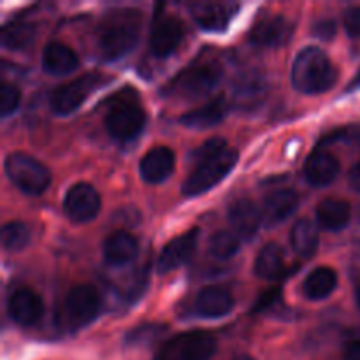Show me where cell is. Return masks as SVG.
<instances>
[{
    "label": "cell",
    "mask_w": 360,
    "mask_h": 360,
    "mask_svg": "<svg viewBox=\"0 0 360 360\" xmlns=\"http://www.w3.org/2000/svg\"><path fill=\"white\" fill-rule=\"evenodd\" d=\"M338 287V274L333 267H316L302 281V294L309 301L327 299Z\"/></svg>",
    "instance_id": "26"
},
{
    "label": "cell",
    "mask_w": 360,
    "mask_h": 360,
    "mask_svg": "<svg viewBox=\"0 0 360 360\" xmlns=\"http://www.w3.org/2000/svg\"><path fill=\"white\" fill-rule=\"evenodd\" d=\"M338 77L340 74L329 56L315 46L301 49L292 63V86L301 94H326L330 88H334Z\"/></svg>",
    "instance_id": "3"
},
{
    "label": "cell",
    "mask_w": 360,
    "mask_h": 360,
    "mask_svg": "<svg viewBox=\"0 0 360 360\" xmlns=\"http://www.w3.org/2000/svg\"><path fill=\"white\" fill-rule=\"evenodd\" d=\"M143 27V13L137 9H112L98 23L97 48L105 62H116L137 46Z\"/></svg>",
    "instance_id": "2"
},
{
    "label": "cell",
    "mask_w": 360,
    "mask_h": 360,
    "mask_svg": "<svg viewBox=\"0 0 360 360\" xmlns=\"http://www.w3.org/2000/svg\"><path fill=\"white\" fill-rule=\"evenodd\" d=\"M266 98V81L255 72H248L239 77L232 86V101L238 109L252 111L257 109Z\"/></svg>",
    "instance_id": "22"
},
{
    "label": "cell",
    "mask_w": 360,
    "mask_h": 360,
    "mask_svg": "<svg viewBox=\"0 0 360 360\" xmlns=\"http://www.w3.org/2000/svg\"><path fill=\"white\" fill-rule=\"evenodd\" d=\"M278 299H280V290H278V288L266 292V294H262V297L257 301V304L253 306V311H266V309H269Z\"/></svg>",
    "instance_id": "35"
},
{
    "label": "cell",
    "mask_w": 360,
    "mask_h": 360,
    "mask_svg": "<svg viewBox=\"0 0 360 360\" xmlns=\"http://www.w3.org/2000/svg\"><path fill=\"white\" fill-rule=\"evenodd\" d=\"M199 243V229H190L185 234L178 236L162 248L157 260V271L160 274H167L181 267L193 257Z\"/></svg>",
    "instance_id": "13"
},
{
    "label": "cell",
    "mask_w": 360,
    "mask_h": 360,
    "mask_svg": "<svg viewBox=\"0 0 360 360\" xmlns=\"http://www.w3.org/2000/svg\"><path fill=\"white\" fill-rule=\"evenodd\" d=\"M313 32H315V35H319L320 39H330L336 34V25H334L333 21H320V23L315 25Z\"/></svg>",
    "instance_id": "36"
},
{
    "label": "cell",
    "mask_w": 360,
    "mask_h": 360,
    "mask_svg": "<svg viewBox=\"0 0 360 360\" xmlns=\"http://www.w3.org/2000/svg\"><path fill=\"white\" fill-rule=\"evenodd\" d=\"M352 217V207L347 200L326 199L316 207V220L323 231H343Z\"/></svg>",
    "instance_id": "25"
},
{
    "label": "cell",
    "mask_w": 360,
    "mask_h": 360,
    "mask_svg": "<svg viewBox=\"0 0 360 360\" xmlns=\"http://www.w3.org/2000/svg\"><path fill=\"white\" fill-rule=\"evenodd\" d=\"M6 176L25 195H42L51 185V172L42 162L23 151H14L4 162Z\"/></svg>",
    "instance_id": "5"
},
{
    "label": "cell",
    "mask_w": 360,
    "mask_h": 360,
    "mask_svg": "<svg viewBox=\"0 0 360 360\" xmlns=\"http://www.w3.org/2000/svg\"><path fill=\"white\" fill-rule=\"evenodd\" d=\"M104 83L105 79L97 72H90L76 77L70 83L62 84V86L55 88L51 91V95H49V108L58 116L72 115Z\"/></svg>",
    "instance_id": "8"
},
{
    "label": "cell",
    "mask_w": 360,
    "mask_h": 360,
    "mask_svg": "<svg viewBox=\"0 0 360 360\" xmlns=\"http://www.w3.org/2000/svg\"><path fill=\"white\" fill-rule=\"evenodd\" d=\"M174 151L167 146H155L139 162V176L148 185L164 183L174 172Z\"/></svg>",
    "instance_id": "16"
},
{
    "label": "cell",
    "mask_w": 360,
    "mask_h": 360,
    "mask_svg": "<svg viewBox=\"0 0 360 360\" xmlns=\"http://www.w3.org/2000/svg\"><path fill=\"white\" fill-rule=\"evenodd\" d=\"M345 28H347L350 37L359 39L360 37V6L352 7L345 14Z\"/></svg>",
    "instance_id": "34"
},
{
    "label": "cell",
    "mask_w": 360,
    "mask_h": 360,
    "mask_svg": "<svg viewBox=\"0 0 360 360\" xmlns=\"http://www.w3.org/2000/svg\"><path fill=\"white\" fill-rule=\"evenodd\" d=\"M294 34V23L283 14H271L257 21L250 30V42L257 48H281Z\"/></svg>",
    "instance_id": "11"
},
{
    "label": "cell",
    "mask_w": 360,
    "mask_h": 360,
    "mask_svg": "<svg viewBox=\"0 0 360 360\" xmlns=\"http://www.w3.org/2000/svg\"><path fill=\"white\" fill-rule=\"evenodd\" d=\"M7 313L11 320L21 327H32L41 320L44 313V302L41 295L28 287H20L11 294L7 302Z\"/></svg>",
    "instance_id": "15"
},
{
    "label": "cell",
    "mask_w": 360,
    "mask_h": 360,
    "mask_svg": "<svg viewBox=\"0 0 360 360\" xmlns=\"http://www.w3.org/2000/svg\"><path fill=\"white\" fill-rule=\"evenodd\" d=\"M241 6L236 2H193L190 4V14L193 21L206 32L227 30L231 21Z\"/></svg>",
    "instance_id": "12"
},
{
    "label": "cell",
    "mask_w": 360,
    "mask_h": 360,
    "mask_svg": "<svg viewBox=\"0 0 360 360\" xmlns=\"http://www.w3.org/2000/svg\"><path fill=\"white\" fill-rule=\"evenodd\" d=\"M241 248V239L236 232L218 231L210 239V253L218 260H229L236 257Z\"/></svg>",
    "instance_id": "30"
},
{
    "label": "cell",
    "mask_w": 360,
    "mask_h": 360,
    "mask_svg": "<svg viewBox=\"0 0 360 360\" xmlns=\"http://www.w3.org/2000/svg\"><path fill=\"white\" fill-rule=\"evenodd\" d=\"M345 360H360V340H354L345 347Z\"/></svg>",
    "instance_id": "37"
},
{
    "label": "cell",
    "mask_w": 360,
    "mask_h": 360,
    "mask_svg": "<svg viewBox=\"0 0 360 360\" xmlns=\"http://www.w3.org/2000/svg\"><path fill=\"white\" fill-rule=\"evenodd\" d=\"M340 174V162L327 151H315L304 164V178L315 188L329 186Z\"/></svg>",
    "instance_id": "21"
},
{
    "label": "cell",
    "mask_w": 360,
    "mask_h": 360,
    "mask_svg": "<svg viewBox=\"0 0 360 360\" xmlns=\"http://www.w3.org/2000/svg\"><path fill=\"white\" fill-rule=\"evenodd\" d=\"M79 67L76 51L67 44L51 41L42 49V69L51 76H67Z\"/></svg>",
    "instance_id": "20"
},
{
    "label": "cell",
    "mask_w": 360,
    "mask_h": 360,
    "mask_svg": "<svg viewBox=\"0 0 360 360\" xmlns=\"http://www.w3.org/2000/svg\"><path fill=\"white\" fill-rule=\"evenodd\" d=\"M234 308V297L224 287H206L197 294L195 313L202 319H221Z\"/></svg>",
    "instance_id": "19"
},
{
    "label": "cell",
    "mask_w": 360,
    "mask_h": 360,
    "mask_svg": "<svg viewBox=\"0 0 360 360\" xmlns=\"http://www.w3.org/2000/svg\"><path fill=\"white\" fill-rule=\"evenodd\" d=\"M227 102L224 97H217L214 101L207 102V104L200 105V108L188 111L186 115H183L179 118L183 127L193 130H206L211 127L218 125L220 122H224V118L227 116Z\"/></svg>",
    "instance_id": "24"
},
{
    "label": "cell",
    "mask_w": 360,
    "mask_h": 360,
    "mask_svg": "<svg viewBox=\"0 0 360 360\" xmlns=\"http://www.w3.org/2000/svg\"><path fill=\"white\" fill-rule=\"evenodd\" d=\"M355 295H357V302H359V306H360V278H359V281H357V287H355Z\"/></svg>",
    "instance_id": "39"
},
{
    "label": "cell",
    "mask_w": 360,
    "mask_h": 360,
    "mask_svg": "<svg viewBox=\"0 0 360 360\" xmlns=\"http://www.w3.org/2000/svg\"><path fill=\"white\" fill-rule=\"evenodd\" d=\"M299 207V195L290 188H281L264 199L262 217L269 225H276L290 218Z\"/></svg>",
    "instance_id": "23"
},
{
    "label": "cell",
    "mask_w": 360,
    "mask_h": 360,
    "mask_svg": "<svg viewBox=\"0 0 360 360\" xmlns=\"http://www.w3.org/2000/svg\"><path fill=\"white\" fill-rule=\"evenodd\" d=\"M253 271L262 280H278L285 273V253L276 243H267L257 255Z\"/></svg>",
    "instance_id": "27"
},
{
    "label": "cell",
    "mask_w": 360,
    "mask_h": 360,
    "mask_svg": "<svg viewBox=\"0 0 360 360\" xmlns=\"http://www.w3.org/2000/svg\"><path fill=\"white\" fill-rule=\"evenodd\" d=\"M229 220H231L232 229L239 239L250 241L257 236L260 225H262V211L248 199H239L231 204L229 207Z\"/></svg>",
    "instance_id": "17"
},
{
    "label": "cell",
    "mask_w": 360,
    "mask_h": 360,
    "mask_svg": "<svg viewBox=\"0 0 360 360\" xmlns=\"http://www.w3.org/2000/svg\"><path fill=\"white\" fill-rule=\"evenodd\" d=\"M192 158L195 160V167L181 186V193L185 197L202 195L214 188L238 164L239 153L229 146L225 139L214 137L197 148Z\"/></svg>",
    "instance_id": "1"
},
{
    "label": "cell",
    "mask_w": 360,
    "mask_h": 360,
    "mask_svg": "<svg viewBox=\"0 0 360 360\" xmlns=\"http://www.w3.org/2000/svg\"><path fill=\"white\" fill-rule=\"evenodd\" d=\"M102 200L90 183H76L70 186L63 199V211L74 224H88L101 213Z\"/></svg>",
    "instance_id": "10"
},
{
    "label": "cell",
    "mask_w": 360,
    "mask_h": 360,
    "mask_svg": "<svg viewBox=\"0 0 360 360\" xmlns=\"http://www.w3.org/2000/svg\"><path fill=\"white\" fill-rule=\"evenodd\" d=\"M183 23L176 16H158L150 34V49L157 58H167L183 41Z\"/></svg>",
    "instance_id": "14"
},
{
    "label": "cell",
    "mask_w": 360,
    "mask_h": 360,
    "mask_svg": "<svg viewBox=\"0 0 360 360\" xmlns=\"http://www.w3.org/2000/svg\"><path fill=\"white\" fill-rule=\"evenodd\" d=\"M224 70L218 62H195L176 74L164 88L165 97L197 101L210 95L221 81Z\"/></svg>",
    "instance_id": "4"
},
{
    "label": "cell",
    "mask_w": 360,
    "mask_h": 360,
    "mask_svg": "<svg viewBox=\"0 0 360 360\" xmlns=\"http://www.w3.org/2000/svg\"><path fill=\"white\" fill-rule=\"evenodd\" d=\"M37 35V28L34 23L25 20H13L2 28L0 41L9 51H25L30 48Z\"/></svg>",
    "instance_id": "28"
},
{
    "label": "cell",
    "mask_w": 360,
    "mask_h": 360,
    "mask_svg": "<svg viewBox=\"0 0 360 360\" xmlns=\"http://www.w3.org/2000/svg\"><path fill=\"white\" fill-rule=\"evenodd\" d=\"M217 338L206 330H190L169 340L153 360H211L217 354Z\"/></svg>",
    "instance_id": "6"
},
{
    "label": "cell",
    "mask_w": 360,
    "mask_h": 360,
    "mask_svg": "<svg viewBox=\"0 0 360 360\" xmlns=\"http://www.w3.org/2000/svg\"><path fill=\"white\" fill-rule=\"evenodd\" d=\"M104 260L112 267H123L139 255V243L125 231H115L105 238L102 245Z\"/></svg>",
    "instance_id": "18"
},
{
    "label": "cell",
    "mask_w": 360,
    "mask_h": 360,
    "mask_svg": "<svg viewBox=\"0 0 360 360\" xmlns=\"http://www.w3.org/2000/svg\"><path fill=\"white\" fill-rule=\"evenodd\" d=\"M167 330L165 326H158V323H148V326L136 327L132 333L127 334V343L129 345H148L151 341L158 340L162 334Z\"/></svg>",
    "instance_id": "32"
},
{
    "label": "cell",
    "mask_w": 360,
    "mask_h": 360,
    "mask_svg": "<svg viewBox=\"0 0 360 360\" xmlns=\"http://www.w3.org/2000/svg\"><path fill=\"white\" fill-rule=\"evenodd\" d=\"M30 243V231L23 221H7L2 229V246L6 252L18 253Z\"/></svg>",
    "instance_id": "31"
},
{
    "label": "cell",
    "mask_w": 360,
    "mask_h": 360,
    "mask_svg": "<svg viewBox=\"0 0 360 360\" xmlns=\"http://www.w3.org/2000/svg\"><path fill=\"white\" fill-rule=\"evenodd\" d=\"M105 130L109 136L122 143L134 141L146 127V112L136 98H116L105 115Z\"/></svg>",
    "instance_id": "7"
},
{
    "label": "cell",
    "mask_w": 360,
    "mask_h": 360,
    "mask_svg": "<svg viewBox=\"0 0 360 360\" xmlns=\"http://www.w3.org/2000/svg\"><path fill=\"white\" fill-rule=\"evenodd\" d=\"M348 181H350V186L355 190V192H360V162H357V164L350 169Z\"/></svg>",
    "instance_id": "38"
},
{
    "label": "cell",
    "mask_w": 360,
    "mask_h": 360,
    "mask_svg": "<svg viewBox=\"0 0 360 360\" xmlns=\"http://www.w3.org/2000/svg\"><path fill=\"white\" fill-rule=\"evenodd\" d=\"M290 245L302 259H311L319 248V229L308 218H301L290 231Z\"/></svg>",
    "instance_id": "29"
},
{
    "label": "cell",
    "mask_w": 360,
    "mask_h": 360,
    "mask_svg": "<svg viewBox=\"0 0 360 360\" xmlns=\"http://www.w3.org/2000/svg\"><path fill=\"white\" fill-rule=\"evenodd\" d=\"M21 104V91L14 84L4 83L0 86V115L2 118L14 115Z\"/></svg>",
    "instance_id": "33"
},
{
    "label": "cell",
    "mask_w": 360,
    "mask_h": 360,
    "mask_svg": "<svg viewBox=\"0 0 360 360\" xmlns=\"http://www.w3.org/2000/svg\"><path fill=\"white\" fill-rule=\"evenodd\" d=\"M67 323L70 329H83L90 326L102 311V299L94 285H76L69 290L63 304Z\"/></svg>",
    "instance_id": "9"
}]
</instances>
